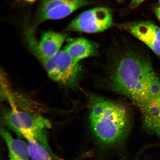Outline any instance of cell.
I'll use <instances>...</instances> for the list:
<instances>
[{
	"label": "cell",
	"mask_w": 160,
	"mask_h": 160,
	"mask_svg": "<svg viewBox=\"0 0 160 160\" xmlns=\"http://www.w3.org/2000/svg\"><path fill=\"white\" fill-rule=\"evenodd\" d=\"M89 121L95 137L107 145L121 142L131 130V115L124 106L96 96L91 98Z\"/></svg>",
	"instance_id": "obj_1"
},
{
	"label": "cell",
	"mask_w": 160,
	"mask_h": 160,
	"mask_svg": "<svg viewBox=\"0 0 160 160\" xmlns=\"http://www.w3.org/2000/svg\"><path fill=\"white\" fill-rule=\"evenodd\" d=\"M51 78L60 84L72 87L78 79L81 67L63 49L49 58L39 61Z\"/></svg>",
	"instance_id": "obj_2"
},
{
	"label": "cell",
	"mask_w": 160,
	"mask_h": 160,
	"mask_svg": "<svg viewBox=\"0 0 160 160\" xmlns=\"http://www.w3.org/2000/svg\"><path fill=\"white\" fill-rule=\"evenodd\" d=\"M112 23V15L109 9L96 7L78 16L69 24L65 31L89 33H99L109 28Z\"/></svg>",
	"instance_id": "obj_3"
},
{
	"label": "cell",
	"mask_w": 160,
	"mask_h": 160,
	"mask_svg": "<svg viewBox=\"0 0 160 160\" xmlns=\"http://www.w3.org/2000/svg\"><path fill=\"white\" fill-rule=\"evenodd\" d=\"M89 3L88 0H42L36 13L33 28H35L47 20L62 19Z\"/></svg>",
	"instance_id": "obj_4"
},
{
	"label": "cell",
	"mask_w": 160,
	"mask_h": 160,
	"mask_svg": "<svg viewBox=\"0 0 160 160\" xmlns=\"http://www.w3.org/2000/svg\"><path fill=\"white\" fill-rule=\"evenodd\" d=\"M5 110L3 122L10 129L19 136L29 130H46L51 128L50 121L41 116L32 114L18 109L15 105Z\"/></svg>",
	"instance_id": "obj_5"
},
{
	"label": "cell",
	"mask_w": 160,
	"mask_h": 160,
	"mask_svg": "<svg viewBox=\"0 0 160 160\" xmlns=\"http://www.w3.org/2000/svg\"><path fill=\"white\" fill-rule=\"evenodd\" d=\"M28 33L29 47L39 61L49 58L58 52L68 36L66 33L48 31L43 34L38 43L32 32L30 31Z\"/></svg>",
	"instance_id": "obj_6"
},
{
	"label": "cell",
	"mask_w": 160,
	"mask_h": 160,
	"mask_svg": "<svg viewBox=\"0 0 160 160\" xmlns=\"http://www.w3.org/2000/svg\"><path fill=\"white\" fill-rule=\"evenodd\" d=\"M139 39L160 58V28L151 22H132L118 25Z\"/></svg>",
	"instance_id": "obj_7"
},
{
	"label": "cell",
	"mask_w": 160,
	"mask_h": 160,
	"mask_svg": "<svg viewBox=\"0 0 160 160\" xmlns=\"http://www.w3.org/2000/svg\"><path fill=\"white\" fill-rule=\"evenodd\" d=\"M46 130H29L23 132L21 136L27 141L28 150L31 160H66L52 151Z\"/></svg>",
	"instance_id": "obj_8"
},
{
	"label": "cell",
	"mask_w": 160,
	"mask_h": 160,
	"mask_svg": "<svg viewBox=\"0 0 160 160\" xmlns=\"http://www.w3.org/2000/svg\"><path fill=\"white\" fill-rule=\"evenodd\" d=\"M141 114L146 130L160 139V78L156 85L153 97Z\"/></svg>",
	"instance_id": "obj_9"
},
{
	"label": "cell",
	"mask_w": 160,
	"mask_h": 160,
	"mask_svg": "<svg viewBox=\"0 0 160 160\" xmlns=\"http://www.w3.org/2000/svg\"><path fill=\"white\" fill-rule=\"evenodd\" d=\"M63 50L77 63L86 58L98 55L96 46L89 40L83 38L70 40Z\"/></svg>",
	"instance_id": "obj_10"
},
{
	"label": "cell",
	"mask_w": 160,
	"mask_h": 160,
	"mask_svg": "<svg viewBox=\"0 0 160 160\" xmlns=\"http://www.w3.org/2000/svg\"><path fill=\"white\" fill-rule=\"evenodd\" d=\"M1 134L8 150L9 160H30L27 144L22 140L13 138L7 130L1 128Z\"/></svg>",
	"instance_id": "obj_11"
},
{
	"label": "cell",
	"mask_w": 160,
	"mask_h": 160,
	"mask_svg": "<svg viewBox=\"0 0 160 160\" xmlns=\"http://www.w3.org/2000/svg\"><path fill=\"white\" fill-rule=\"evenodd\" d=\"M145 0H131L129 7L131 9H135L138 7Z\"/></svg>",
	"instance_id": "obj_12"
},
{
	"label": "cell",
	"mask_w": 160,
	"mask_h": 160,
	"mask_svg": "<svg viewBox=\"0 0 160 160\" xmlns=\"http://www.w3.org/2000/svg\"><path fill=\"white\" fill-rule=\"evenodd\" d=\"M155 13L157 16L158 19L160 22V6L156 8L155 9Z\"/></svg>",
	"instance_id": "obj_13"
},
{
	"label": "cell",
	"mask_w": 160,
	"mask_h": 160,
	"mask_svg": "<svg viewBox=\"0 0 160 160\" xmlns=\"http://www.w3.org/2000/svg\"><path fill=\"white\" fill-rule=\"evenodd\" d=\"M24 1L26 2L29 3H32L35 2L36 0H23Z\"/></svg>",
	"instance_id": "obj_14"
},
{
	"label": "cell",
	"mask_w": 160,
	"mask_h": 160,
	"mask_svg": "<svg viewBox=\"0 0 160 160\" xmlns=\"http://www.w3.org/2000/svg\"><path fill=\"white\" fill-rule=\"evenodd\" d=\"M116 1L119 2H122L124 1V0H116Z\"/></svg>",
	"instance_id": "obj_15"
},
{
	"label": "cell",
	"mask_w": 160,
	"mask_h": 160,
	"mask_svg": "<svg viewBox=\"0 0 160 160\" xmlns=\"http://www.w3.org/2000/svg\"><path fill=\"white\" fill-rule=\"evenodd\" d=\"M159 3L160 6V0H159Z\"/></svg>",
	"instance_id": "obj_16"
}]
</instances>
